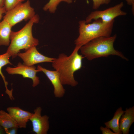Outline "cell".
<instances>
[{"label": "cell", "mask_w": 134, "mask_h": 134, "mask_svg": "<svg viewBox=\"0 0 134 134\" xmlns=\"http://www.w3.org/2000/svg\"><path fill=\"white\" fill-rule=\"evenodd\" d=\"M81 47L76 46L71 54L68 56L64 53L55 58L52 63L53 68L59 73L62 84L75 87L78 84L74 73L82 67L84 57L78 53Z\"/></svg>", "instance_id": "obj_1"}, {"label": "cell", "mask_w": 134, "mask_h": 134, "mask_svg": "<svg viewBox=\"0 0 134 134\" xmlns=\"http://www.w3.org/2000/svg\"><path fill=\"white\" fill-rule=\"evenodd\" d=\"M116 37L115 34L109 37L100 36L95 38L82 46L80 49L81 52L89 60L110 55H116L127 60L121 52L114 48Z\"/></svg>", "instance_id": "obj_2"}, {"label": "cell", "mask_w": 134, "mask_h": 134, "mask_svg": "<svg viewBox=\"0 0 134 134\" xmlns=\"http://www.w3.org/2000/svg\"><path fill=\"white\" fill-rule=\"evenodd\" d=\"M39 17L35 14L20 30L17 32L12 31L10 36V42L6 52L12 58L16 57L21 50L25 51L39 44L38 39L33 35L32 29L34 23H38Z\"/></svg>", "instance_id": "obj_3"}, {"label": "cell", "mask_w": 134, "mask_h": 134, "mask_svg": "<svg viewBox=\"0 0 134 134\" xmlns=\"http://www.w3.org/2000/svg\"><path fill=\"white\" fill-rule=\"evenodd\" d=\"M114 20L108 23L103 22L100 19L94 20L87 23L85 20L79 22V35L75 41L76 46L81 47L92 40L100 36H111Z\"/></svg>", "instance_id": "obj_4"}, {"label": "cell", "mask_w": 134, "mask_h": 134, "mask_svg": "<svg viewBox=\"0 0 134 134\" xmlns=\"http://www.w3.org/2000/svg\"><path fill=\"white\" fill-rule=\"evenodd\" d=\"M35 15L34 8L27 0L7 11L3 18L13 27L23 20H29Z\"/></svg>", "instance_id": "obj_5"}, {"label": "cell", "mask_w": 134, "mask_h": 134, "mask_svg": "<svg viewBox=\"0 0 134 134\" xmlns=\"http://www.w3.org/2000/svg\"><path fill=\"white\" fill-rule=\"evenodd\" d=\"M124 5L123 2H121L104 10L93 11L86 17V22L89 23L93 20L100 19L104 22L108 23L114 20L115 18L119 16H125L127 13L122 10Z\"/></svg>", "instance_id": "obj_6"}, {"label": "cell", "mask_w": 134, "mask_h": 134, "mask_svg": "<svg viewBox=\"0 0 134 134\" xmlns=\"http://www.w3.org/2000/svg\"><path fill=\"white\" fill-rule=\"evenodd\" d=\"M6 70L10 74H19L21 75L24 78L31 79L33 81L32 86L34 87L39 83V78L36 75V73L40 71L36 69V67L34 66H28L19 62L16 67H8L6 69Z\"/></svg>", "instance_id": "obj_7"}, {"label": "cell", "mask_w": 134, "mask_h": 134, "mask_svg": "<svg viewBox=\"0 0 134 134\" xmlns=\"http://www.w3.org/2000/svg\"><path fill=\"white\" fill-rule=\"evenodd\" d=\"M42 110L41 107H36L29 120L32 123L33 131L36 134H46L49 129V117L42 116Z\"/></svg>", "instance_id": "obj_8"}, {"label": "cell", "mask_w": 134, "mask_h": 134, "mask_svg": "<svg viewBox=\"0 0 134 134\" xmlns=\"http://www.w3.org/2000/svg\"><path fill=\"white\" fill-rule=\"evenodd\" d=\"M36 46L32 47L24 53H19L18 56L23 61L24 64L28 66H34L35 64L48 62L52 63L55 58L46 56L40 53Z\"/></svg>", "instance_id": "obj_9"}, {"label": "cell", "mask_w": 134, "mask_h": 134, "mask_svg": "<svg viewBox=\"0 0 134 134\" xmlns=\"http://www.w3.org/2000/svg\"><path fill=\"white\" fill-rule=\"evenodd\" d=\"M37 69L43 72L52 83L54 88V93L55 97L57 98L63 97L65 93V90L61 82L60 75L57 71L51 70L38 66Z\"/></svg>", "instance_id": "obj_10"}, {"label": "cell", "mask_w": 134, "mask_h": 134, "mask_svg": "<svg viewBox=\"0 0 134 134\" xmlns=\"http://www.w3.org/2000/svg\"><path fill=\"white\" fill-rule=\"evenodd\" d=\"M6 110L17 123L20 128L26 127L27 123L33 114L18 107H9Z\"/></svg>", "instance_id": "obj_11"}, {"label": "cell", "mask_w": 134, "mask_h": 134, "mask_svg": "<svg viewBox=\"0 0 134 134\" xmlns=\"http://www.w3.org/2000/svg\"><path fill=\"white\" fill-rule=\"evenodd\" d=\"M120 118L119 128L123 134H129L131 126L134 122V107L127 108Z\"/></svg>", "instance_id": "obj_12"}, {"label": "cell", "mask_w": 134, "mask_h": 134, "mask_svg": "<svg viewBox=\"0 0 134 134\" xmlns=\"http://www.w3.org/2000/svg\"><path fill=\"white\" fill-rule=\"evenodd\" d=\"M12 27L4 20L0 22V46L9 45Z\"/></svg>", "instance_id": "obj_13"}, {"label": "cell", "mask_w": 134, "mask_h": 134, "mask_svg": "<svg viewBox=\"0 0 134 134\" xmlns=\"http://www.w3.org/2000/svg\"><path fill=\"white\" fill-rule=\"evenodd\" d=\"M124 111L122 107L118 108L115 112L113 118L110 120L104 123L106 127L111 129L116 134H122L119 127V121Z\"/></svg>", "instance_id": "obj_14"}, {"label": "cell", "mask_w": 134, "mask_h": 134, "mask_svg": "<svg viewBox=\"0 0 134 134\" xmlns=\"http://www.w3.org/2000/svg\"><path fill=\"white\" fill-rule=\"evenodd\" d=\"M0 125L5 130L11 128H19L18 124L10 114L0 110Z\"/></svg>", "instance_id": "obj_15"}, {"label": "cell", "mask_w": 134, "mask_h": 134, "mask_svg": "<svg viewBox=\"0 0 134 134\" xmlns=\"http://www.w3.org/2000/svg\"><path fill=\"white\" fill-rule=\"evenodd\" d=\"M11 56L8 53L6 52L5 53L0 55V75L3 81L5 86L6 88L5 93L7 94L9 97H11L13 96V89L11 90H8L7 88V85L8 82L6 81L5 77L3 74L1 70L2 67L7 64L12 65L9 61V58Z\"/></svg>", "instance_id": "obj_16"}, {"label": "cell", "mask_w": 134, "mask_h": 134, "mask_svg": "<svg viewBox=\"0 0 134 134\" xmlns=\"http://www.w3.org/2000/svg\"><path fill=\"white\" fill-rule=\"evenodd\" d=\"M62 1H64L68 4L71 3L72 0H50L43 7V9L48 11L52 13H54L59 4Z\"/></svg>", "instance_id": "obj_17"}, {"label": "cell", "mask_w": 134, "mask_h": 134, "mask_svg": "<svg viewBox=\"0 0 134 134\" xmlns=\"http://www.w3.org/2000/svg\"><path fill=\"white\" fill-rule=\"evenodd\" d=\"M26 0H5L4 6L6 11L12 9Z\"/></svg>", "instance_id": "obj_18"}, {"label": "cell", "mask_w": 134, "mask_h": 134, "mask_svg": "<svg viewBox=\"0 0 134 134\" xmlns=\"http://www.w3.org/2000/svg\"><path fill=\"white\" fill-rule=\"evenodd\" d=\"M93 2V8L95 10L98 9L100 6L103 4H108L111 0H92Z\"/></svg>", "instance_id": "obj_19"}, {"label": "cell", "mask_w": 134, "mask_h": 134, "mask_svg": "<svg viewBox=\"0 0 134 134\" xmlns=\"http://www.w3.org/2000/svg\"><path fill=\"white\" fill-rule=\"evenodd\" d=\"M100 129L102 134H116V133L112 132L109 128L101 126Z\"/></svg>", "instance_id": "obj_20"}, {"label": "cell", "mask_w": 134, "mask_h": 134, "mask_svg": "<svg viewBox=\"0 0 134 134\" xmlns=\"http://www.w3.org/2000/svg\"><path fill=\"white\" fill-rule=\"evenodd\" d=\"M18 128H11L5 130V133L7 134H16L17 133Z\"/></svg>", "instance_id": "obj_21"}, {"label": "cell", "mask_w": 134, "mask_h": 134, "mask_svg": "<svg viewBox=\"0 0 134 134\" xmlns=\"http://www.w3.org/2000/svg\"><path fill=\"white\" fill-rule=\"evenodd\" d=\"M127 4L132 6V12L134 14V0H125Z\"/></svg>", "instance_id": "obj_22"}, {"label": "cell", "mask_w": 134, "mask_h": 134, "mask_svg": "<svg viewBox=\"0 0 134 134\" xmlns=\"http://www.w3.org/2000/svg\"><path fill=\"white\" fill-rule=\"evenodd\" d=\"M6 11V9L4 6L0 8V22H1L0 21L2 18L3 15L5 14Z\"/></svg>", "instance_id": "obj_23"}, {"label": "cell", "mask_w": 134, "mask_h": 134, "mask_svg": "<svg viewBox=\"0 0 134 134\" xmlns=\"http://www.w3.org/2000/svg\"><path fill=\"white\" fill-rule=\"evenodd\" d=\"M5 133V129L0 125V134H3Z\"/></svg>", "instance_id": "obj_24"}, {"label": "cell", "mask_w": 134, "mask_h": 134, "mask_svg": "<svg viewBox=\"0 0 134 134\" xmlns=\"http://www.w3.org/2000/svg\"><path fill=\"white\" fill-rule=\"evenodd\" d=\"M5 0H0V8L4 6Z\"/></svg>", "instance_id": "obj_25"}]
</instances>
